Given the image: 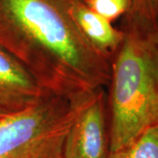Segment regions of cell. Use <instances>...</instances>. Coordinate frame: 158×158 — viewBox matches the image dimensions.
I'll use <instances>...</instances> for the list:
<instances>
[{
    "mask_svg": "<svg viewBox=\"0 0 158 158\" xmlns=\"http://www.w3.org/2000/svg\"><path fill=\"white\" fill-rule=\"evenodd\" d=\"M3 115H5V114H0V119H1V118L3 117Z\"/></svg>",
    "mask_w": 158,
    "mask_h": 158,
    "instance_id": "obj_11",
    "label": "cell"
},
{
    "mask_svg": "<svg viewBox=\"0 0 158 158\" xmlns=\"http://www.w3.org/2000/svg\"><path fill=\"white\" fill-rule=\"evenodd\" d=\"M86 6L95 13L113 22L124 16L128 9V0H84Z\"/></svg>",
    "mask_w": 158,
    "mask_h": 158,
    "instance_id": "obj_9",
    "label": "cell"
},
{
    "mask_svg": "<svg viewBox=\"0 0 158 158\" xmlns=\"http://www.w3.org/2000/svg\"><path fill=\"white\" fill-rule=\"evenodd\" d=\"M90 98L48 94L29 107L3 115L0 158H63L69 131Z\"/></svg>",
    "mask_w": 158,
    "mask_h": 158,
    "instance_id": "obj_3",
    "label": "cell"
},
{
    "mask_svg": "<svg viewBox=\"0 0 158 158\" xmlns=\"http://www.w3.org/2000/svg\"><path fill=\"white\" fill-rule=\"evenodd\" d=\"M79 0H0V40L47 93L85 98L110 84L113 56L73 16Z\"/></svg>",
    "mask_w": 158,
    "mask_h": 158,
    "instance_id": "obj_1",
    "label": "cell"
},
{
    "mask_svg": "<svg viewBox=\"0 0 158 158\" xmlns=\"http://www.w3.org/2000/svg\"><path fill=\"white\" fill-rule=\"evenodd\" d=\"M124 32L152 34L158 23V0H128Z\"/></svg>",
    "mask_w": 158,
    "mask_h": 158,
    "instance_id": "obj_7",
    "label": "cell"
},
{
    "mask_svg": "<svg viewBox=\"0 0 158 158\" xmlns=\"http://www.w3.org/2000/svg\"><path fill=\"white\" fill-rule=\"evenodd\" d=\"M48 94L19 62L0 48V114L21 111Z\"/></svg>",
    "mask_w": 158,
    "mask_h": 158,
    "instance_id": "obj_5",
    "label": "cell"
},
{
    "mask_svg": "<svg viewBox=\"0 0 158 158\" xmlns=\"http://www.w3.org/2000/svg\"><path fill=\"white\" fill-rule=\"evenodd\" d=\"M151 36H152V38L156 42H158V23H157V26H156V30L154 31V33H153L152 34H151Z\"/></svg>",
    "mask_w": 158,
    "mask_h": 158,
    "instance_id": "obj_10",
    "label": "cell"
},
{
    "mask_svg": "<svg viewBox=\"0 0 158 158\" xmlns=\"http://www.w3.org/2000/svg\"><path fill=\"white\" fill-rule=\"evenodd\" d=\"M107 158H158V124L148 127L127 147L109 153Z\"/></svg>",
    "mask_w": 158,
    "mask_h": 158,
    "instance_id": "obj_8",
    "label": "cell"
},
{
    "mask_svg": "<svg viewBox=\"0 0 158 158\" xmlns=\"http://www.w3.org/2000/svg\"><path fill=\"white\" fill-rule=\"evenodd\" d=\"M106 105L105 90L96 92L86 101L69 131L63 158H107Z\"/></svg>",
    "mask_w": 158,
    "mask_h": 158,
    "instance_id": "obj_4",
    "label": "cell"
},
{
    "mask_svg": "<svg viewBox=\"0 0 158 158\" xmlns=\"http://www.w3.org/2000/svg\"><path fill=\"white\" fill-rule=\"evenodd\" d=\"M73 16L81 32L92 45L114 56L124 40L122 30L115 28L112 22L89 9L84 0H79L74 6Z\"/></svg>",
    "mask_w": 158,
    "mask_h": 158,
    "instance_id": "obj_6",
    "label": "cell"
},
{
    "mask_svg": "<svg viewBox=\"0 0 158 158\" xmlns=\"http://www.w3.org/2000/svg\"><path fill=\"white\" fill-rule=\"evenodd\" d=\"M124 33L109 84V153L158 124V42L151 34Z\"/></svg>",
    "mask_w": 158,
    "mask_h": 158,
    "instance_id": "obj_2",
    "label": "cell"
}]
</instances>
